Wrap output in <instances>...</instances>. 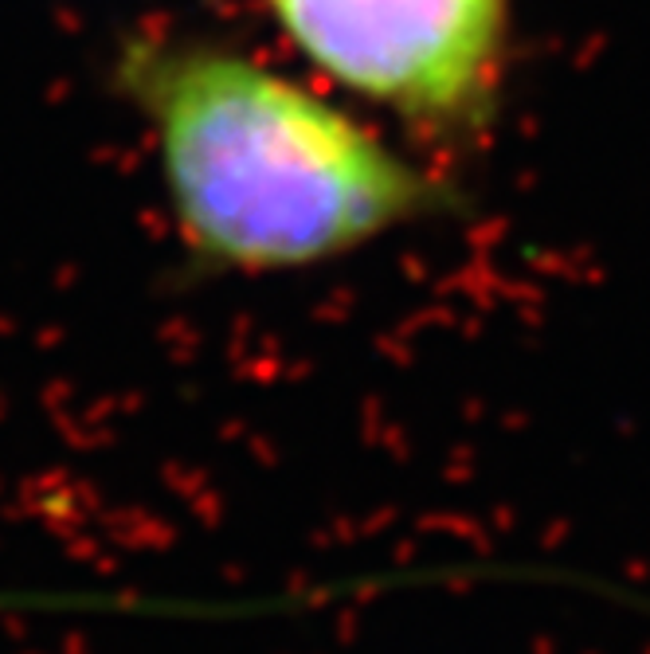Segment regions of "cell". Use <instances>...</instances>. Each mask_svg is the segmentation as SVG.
Segmentation results:
<instances>
[{
	"label": "cell",
	"instance_id": "cell-2",
	"mask_svg": "<svg viewBox=\"0 0 650 654\" xmlns=\"http://www.w3.org/2000/svg\"><path fill=\"white\" fill-rule=\"evenodd\" d=\"M345 86L423 122L483 114L506 47V0H267Z\"/></svg>",
	"mask_w": 650,
	"mask_h": 654
},
{
	"label": "cell",
	"instance_id": "cell-1",
	"mask_svg": "<svg viewBox=\"0 0 650 654\" xmlns=\"http://www.w3.org/2000/svg\"><path fill=\"white\" fill-rule=\"evenodd\" d=\"M121 67L200 271H306L455 208L446 185L252 59L134 47Z\"/></svg>",
	"mask_w": 650,
	"mask_h": 654
}]
</instances>
